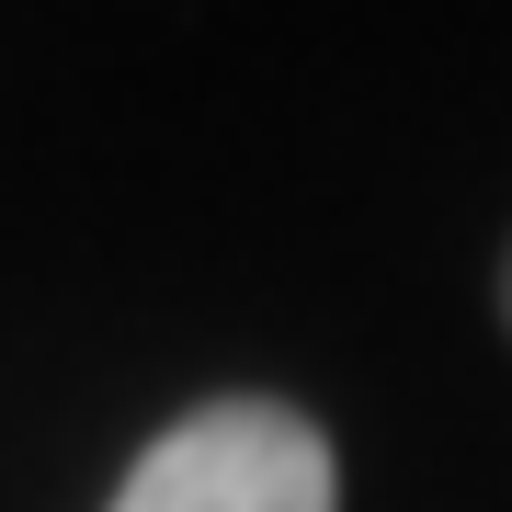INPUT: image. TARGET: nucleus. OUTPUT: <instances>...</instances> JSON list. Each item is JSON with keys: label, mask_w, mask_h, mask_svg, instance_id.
I'll list each match as a JSON object with an SVG mask.
<instances>
[{"label": "nucleus", "mask_w": 512, "mask_h": 512, "mask_svg": "<svg viewBox=\"0 0 512 512\" xmlns=\"http://www.w3.org/2000/svg\"><path fill=\"white\" fill-rule=\"evenodd\" d=\"M103 512H342V456L285 399H205L148 433Z\"/></svg>", "instance_id": "f257e3e1"}, {"label": "nucleus", "mask_w": 512, "mask_h": 512, "mask_svg": "<svg viewBox=\"0 0 512 512\" xmlns=\"http://www.w3.org/2000/svg\"><path fill=\"white\" fill-rule=\"evenodd\" d=\"M501 319H512V251H501Z\"/></svg>", "instance_id": "f03ea898"}]
</instances>
